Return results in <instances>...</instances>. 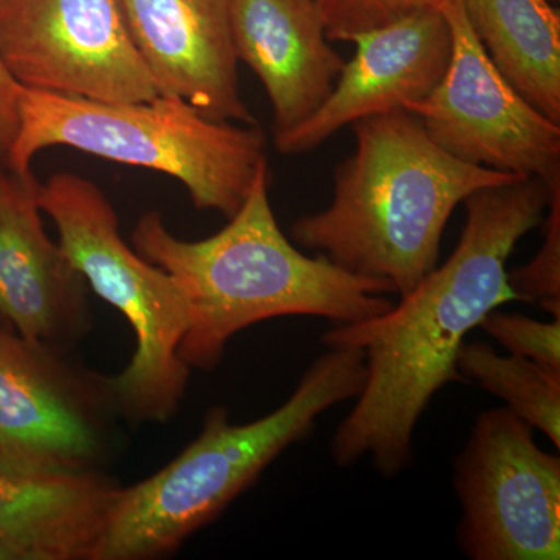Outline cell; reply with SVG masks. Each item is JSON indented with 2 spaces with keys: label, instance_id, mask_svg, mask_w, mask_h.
<instances>
[{
  "label": "cell",
  "instance_id": "e0dca14e",
  "mask_svg": "<svg viewBox=\"0 0 560 560\" xmlns=\"http://www.w3.org/2000/svg\"><path fill=\"white\" fill-rule=\"evenodd\" d=\"M459 374L506 404L560 448V372L517 355H500L488 342H464Z\"/></svg>",
  "mask_w": 560,
  "mask_h": 560
},
{
  "label": "cell",
  "instance_id": "277c9868",
  "mask_svg": "<svg viewBox=\"0 0 560 560\" xmlns=\"http://www.w3.org/2000/svg\"><path fill=\"white\" fill-rule=\"evenodd\" d=\"M366 381L363 350L329 348L313 361L289 400L254 422L235 425L210 408L200 436L145 480L119 488L92 560H151L178 550L219 518L287 448Z\"/></svg>",
  "mask_w": 560,
  "mask_h": 560
},
{
  "label": "cell",
  "instance_id": "9c48e42d",
  "mask_svg": "<svg viewBox=\"0 0 560 560\" xmlns=\"http://www.w3.org/2000/svg\"><path fill=\"white\" fill-rule=\"evenodd\" d=\"M438 9L452 32L447 70L415 114L436 145L456 160L518 178L560 179V125L501 75L471 32L460 0Z\"/></svg>",
  "mask_w": 560,
  "mask_h": 560
},
{
  "label": "cell",
  "instance_id": "6da1fadb",
  "mask_svg": "<svg viewBox=\"0 0 560 560\" xmlns=\"http://www.w3.org/2000/svg\"><path fill=\"white\" fill-rule=\"evenodd\" d=\"M523 178L474 191L463 201L466 224L458 246L397 305L375 318L337 326L327 348L363 350L366 381L330 444L340 467L371 456L383 477L412 460V434L444 386L466 382L458 353L490 312L517 301L508 279L512 250L544 221L552 189Z\"/></svg>",
  "mask_w": 560,
  "mask_h": 560
},
{
  "label": "cell",
  "instance_id": "7a4b0ae2",
  "mask_svg": "<svg viewBox=\"0 0 560 560\" xmlns=\"http://www.w3.org/2000/svg\"><path fill=\"white\" fill-rule=\"evenodd\" d=\"M270 164L248 198L212 237H176L158 210L140 217L132 248L167 272L183 293L189 327L179 355L190 370L212 371L228 341L261 320L315 316L337 326L381 316L396 293L381 279L352 275L326 257L301 253L280 230L270 202Z\"/></svg>",
  "mask_w": 560,
  "mask_h": 560
},
{
  "label": "cell",
  "instance_id": "cb8c5ba5",
  "mask_svg": "<svg viewBox=\"0 0 560 560\" xmlns=\"http://www.w3.org/2000/svg\"><path fill=\"white\" fill-rule=\"evenodd\" d=\"M0 2H2V0H0Z\"/></svg>",
  "mask_w": 560,
  "mask_h": 560
},
{
  "label": "cell",
  "instance_id": "5b68a950",
  "mask_svg": "<svg viewBox=\"0 0 560 560\" xmlns=\"http://www.w3.org/2000/svg\"><path fill=\"white\" fill-rule=\"evenodd\" d=\"M58 145L164 173L186 187L195 208L228 219L268 164L257 125L209 119L175 95L105 103L22 86L9 171L31 172L39 151Z\"/></svg>",
  "mask_w": 560,
  "mask_h": 560
},
{
  "label": "cell",
  "instance_id": "52a82bcc",
  "mask_svg": "<svg viewBox=\"0 0 560 560\" xmlns=\"http://www.w3.org/2000/svg\"><path fill=\"white\" fill-rule=\"evenodd\" d=\"M73 348L22 337L0 318V474L102 471L121 418L109 377Z\"/></svg>",
  "mask_w": 560,
  "mask_h": 560
},
{
  "label": "cell",
  "instance_id": "2e32d148",
  "mask_svg": "<svg viewBox=\"0 0 560 560\" xmlns=\"http://www.w3.org/2000/svg\"><path fill=\"white\" fill-rule=\"evenodd\" d=\"M501 75L560 125V13L550 0H460Z\"/></svg>",
  "mask_w": 560,
  "mask_h": 560
},
{
  "label": "cell",
  "instance_id": "4fadbf2b",
  "mask_svg": "<svg viewBox=\"0 0 560 560\" xmlns=\"http://www.w3.org/2000/svg\"><path fill=\"white\" fill-rule=\"evenodd\" d=\"M132 43L162 94L202 116L257 125L243 101L231 0H119Z\"/></svg>",
  "mask_w": 560,
  "mask_h": 560
},
{
  "label": "cell",
  "instance_id": "d6986e66",
  "mask_svg": "<svg viewBox=\"0 0 560 560\" xmlns=\"http://www.w3.org/2000/svg\"><path fill=\"white\" fill-rule=\"evenodd\" d=\"M480 327L511 355L560 372V318L545 323L522 313H504L497 308L486 315Z\"/></svg>",
  "mask_w": 560,
  "mask_h": 560
},
{
  "label": "cell",
  "instance_id": "8fae6325",
  "mask_svg": "<svg viewBox=\"0 0 560 560\" xmlns=\"http://www.w3.org/2000/svg\"><path fill=\"white\" fill-rule=\"evenodd\" d=\"M327 101L296 130L275 139L287 156L311 153L353 121L407 109L440 84L452 55L451 25L438 7L361 33Z\"/></svg>",
  "mask_w": 560,
  "mask_h": 560
},
{
  "label": "cell",
  "instance_id": "ba28073f",
  "mask_svg": "<svg viewBox=\"0 0 560 560\" xmlns=\"http://www.w3.org/2000/svg\"><path fill=\"white\" fill-rule=\"evenodd\" d=\"M456 541L471 560H559L560 458L508 408L482 411L453 464Z\"/></svg>",
  "mask_w": 560,
  "mask_h": 560
},
{
  "label": "cell",
  "instance_id": "9a60e30c",
  "mask_svg": "<svg viewBox=\"0 0 560 560\" xmlns=\"http://www.w3.org/2000/svg\"><path fill=\"white\" fill-rule=\"evenodd\" d=\"M119 488L103 471L0 474V540L25 560H92Z\"/></svg>",
  "mask_w": 560,
  "mask_h": 560
},
{
  "label": "cell",
  "instance_id": "3957f363",
  "mask_svg": "<svg viewBox=\"0 0 560 560\" xmlns=\"http://www.w3.org/2000/svg\"><path fill=\"white\" fill-rule=\"evenodd\" d=\"M350 127L355 151L335 171L330 205L294 221L291 238L352 275L385 280L400 298L438 267L442 235L460 202L523 179L451 156L410 110Z\"/></svg>",
  "mask_w": 560,
  "mask_h": 560
},
{
  "label": "cell",
  "instance_id": "ac0fdd59",
  "mask_svg": "<svg viewBox=\"0 0 560 560\" xmlns=\"http://www.w3.org/2000/svg\"><path fill=\"white\" fill-rule=\"evenodd\" d=\"M541 230L539 253L528 264L508 271V279L517 301L539 302L552 318H560V183L552 189Z\"/></svg>",
  "mask_w": 560,
  "mask_h": 560
},
{
  "label": "cell",
  "instance_id": "5bb4252c",
  "mask_svg": "<svg viewBox=\"0 0 560 560\" xmlns=\"http://www.w3.org/2000/svg\"><path fill=\"white\" fill-rule=\"evenodd\" d=\"M231 33L235 57L270 98L275 139L311 119L346 62L315 0H231Z\"/></svg>",
  "mask_w": 560,
  "mask_h": 560
},
{
  "label": "cell",
  "instance_id": "8992f818",
  "mask_svg": "<svg viewBox=\"0 0 560 560\" xmlns=\"http://www.w3.org/2000/svg\"><path fill=\"white\" fill-rule=\"evenodd\" d=\"M38 198L73 267L135 331L131 360L109 377L121 418L167 422L178 412L191 372L179 355L189 312L178 285L124 241L119 215L94 180L57 173L39 184Z\"/></svg>",
  "mask_w": 560,
  "mask_h": 560
},
{
  "label": "cell",
  "instance_id": "44dd1931",
  "mask_svg": "<svg viewBox=\"0 0 560 560\" xmlns=\"http://www.w3.org/2000/svg\"><path fill=\"white\" fill-rule=\"evenodd\" d=\"M21 88L0 51V172L9 168L11 147L20 128Z\"/></svg>",
  "mask_w": 560,
  "mask_h": 560
},
{
  "label": "cell",
  "instance_id": "7c38bea8",
  "mask_svg": "<svg viewBox=\"0 0 560 560\" xmlns=\"http://www.w3.org/2000/svg\"><path fill=\"white\" fill-rule=\"evenodd\" d=\"M33 172H0V318L22 337L73 348L92 329L90 287L51 242Z\"/></svg>",
  "mask_w": 560,
  "mask_h": 560
},
{
  "label": "cell",
  "instance_id": "ffe728a7",
  "mask_svg": "<svg viewBox=\"0 0 560 560\" xmlns=\"http://www.w3.org/2000/svg\"><path fill=\"white\" fill-rule=\"evenodd\" d=\"M327 38L350 43L361 33L385 27L415 11L440 5L441 0H315Z\"/></svg>",
  "mask_w": 560,
  "mask_h": 560
},
{
  "label": "cell",
  "instance_id": "603a6c76",
  "mask_svg": "<svg viewBox=\"0 0 560 560\" xmlns=\"http://www.w3.org/2000/svg\"><path fill=\"white\" fill-rule=\"evenodd\" d=\"M550 2L555 3V5H559L560 0H550Z\"/></svg>",
  "mask_w": 560,
  "mask_h": 560
},
{
  "label": "cell",
  "instance_id": "30bf717a",
  "mask_svg": "<svg viewBox=\"0 0 560 560\" xmlns=\"http://www.w3.org/2000/svg\"><path fill=\"white\" fill-rule=\"evenodd\" d=\"M0 51L28 90L105 103L162 94L119 0H2Z\"/></svg>",
  "mask_w": 560,
  "mask_h": 560
},
{
  "label": "cell",
  "instance_id": "7402d4cb",
  "mask_svg": "<svg viewBox=\"0 0 560 560\" xmlns=\"http://www.w3.org/2000/svg\"><path fill=\"white\" fill-rule=\"evenodd\" d=\"M0 560H25L21 551L0 540Z\"/></svg>",
  "mask_w": 560,
  "mask_h": 560
}]
</instances>
